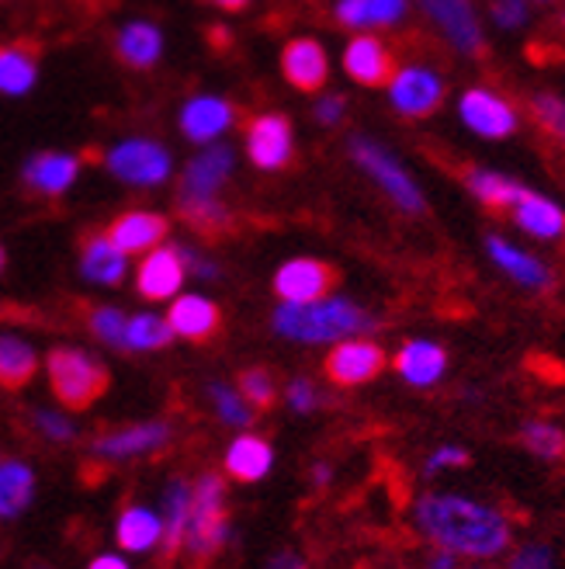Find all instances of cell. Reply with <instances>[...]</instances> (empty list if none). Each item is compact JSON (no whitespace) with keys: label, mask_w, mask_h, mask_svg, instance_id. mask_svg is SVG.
<instances>
[{"label":"cell","mask_w":565,"mask_h":569,"mask_svg":"<svg viewBox=\"0 0 565 569\" xmlns=\"http://www.w3.org/2000/svg\"><path fill=\"white\" fill-rule=\"evenodd\" d=\"M174 431L171 423L163 420H150V423H129V427H115V431H104L101 438H94L91 451L101 455V459H135V455H153L163 445H171Z\"/></svg>","instance_id":"cell-21"},{"label":"cell","mask_w":565,"mask_h":569,"mask_svg":"<svg viewBox=\"0 0 565 569\" xmlns=\"http://www.w3.org/2000/svg\"><path fill=\"white\" fill-rule=\"evenodd\" d=\"M511 569H555V566H552V552L545 546H524L514 556Z\"/></svg>","instance_id":"cell-47"},{"label":"cell","mask_w":565,"mask_h":569,"mask_svg":"<svg viewBox=\"0 0 565 569\" xmlns=\"http://www.w3.org/2000/svg\"><path fill=\"white\" fill-rule=\"evenodd\" d=\"M125 327H129V317L119 306H91L88 312V330L111 348L125 351Z\"/></svg>","instance_id":"cell-39"},{"label":"cell","mask_w":565,"mask_h":569,"mask_svg":"<svg viewBox=\"0 0 565 569\" xmlns=\"http://www.w3.org/2000/svg\"><path fill=\"white\" fill-rule=\"evenodd\" d=\"M264 569H309V566H305L295 552H278Z\"/></svg>","instance_id":"cell-48"},{"label":"cell","mask_w":565,"mask_h":569,"mask_svg":"<svg viewBox=\"0 0 565 569\" xmlns=\"http://www.w3.org/2000/svg\"><path fill=\"white\" fill-rule=\"evenodd\" d=\"M458 119L468 132H475L478 139H490V142L511 139L521 129L517 104L506 94L493 91L490 83H472V88L462 91Z\"/></svg>","instance_id":"cell-9"},{"label":"cell","mask_w":565,"mask_h":569,"mask_svg":"<svg viewBox=\"0 0 565 569\" xmlns=\"http://www.w3.org/2000/svg\"><path fill=\"white\" fill-rule=\"evenodd\" d=\"M46 372L56 403L67 410H88L111 389V372L104 361L80 348H52L46 358Z\"/></svg>","instance_id":"cell-4"},{"label":"cell","mask_w":565,"mask_h":569,"mask_svg":"<svg viewBox=\"0 0 565 569\" xmlns=\"http://www.w3.org/2000/svg\"><path fill=\"white\" fill-rule=\"evenodd\" d=\"M511 222L517 230L538 243H565V209L555 202V198L534 191L524 184L521 198L511 206Z\"/></svg>","instance_id":"cell-18"},{"label":"cell","mask_w":565,"mask_h":569,"mask_svg":"<svg viewBox=\"0 0 565 569\" xmlns=\"http://www.w3.org/2000/svg\"><path fill=\"white\" fill-rule=\"evenodd\" d=\"M344 73L357 83V88H385L389 77L395 73V52L389 49L385 39L372 36V32H357L341 56Z\"/></svg>","instance_id":"cell-16"},{"label":"cell","mask_w":565,"mask_h":569,"mask_svg":"<svg viewBox=\"0 0 565 569\" xmlns=\"http://www.w3.org/2000/svg\"><path fill=\"white\" fill-rule=\"evenodd\" d=\"M236 122V104L230 98L219 94H198L181 108V132L184 139L198 142V147H209V142H219L225 132Z\"/></svg>","instance_id":"cell-22"},{"label":"cell","mask_w":565,"mask_h":569,"mask_svg":"<svg viewBox=\"0 0 565 569\" xmlns=\"http://www.w3.org/2000/svg\"><path fill=\"white\" fill-rule=\"evenodd\" d=\"M115 538H119V546L129 552H147L163 538V521L147 507H129V510H122Z\"/></svg>","instance_id":"cell-33"},{"label":"cell","mask_w":565,"mask_h":569,"mask_svg":"<svg viewBox=\"0 0 565 569\" xmlns=\"http://www.w3.org/2000/svg\"><path fill=\"white\" fill-rule=\"evenodd\" d=\"M129 271V258L108 240V233H91L80 243V274L94 281V284H122Z\"/></svg>","instance_id":"cell-27"},{"label":"cell","mask_w":565,"mask_h":569,"mask_svg":"<svg viewBox=\"0 0 565 569\" xmlns=\"http://www.w3.org/2000/svg\"><path fill=\"white\" fill-rule=\"evenodd\" d=\"M104 170L111 178H119L132 188H160L174 174V157L163 142L147 139V136H132L104 153Z\"/></svg>","instance_id":"cell-6"},{"label":"cell","mask_w":565,"mask_h":569,"mask_svg":"<svg viewBox=\"0 0 565 569\" xmlns=\"http://www.w3.org/2000/svg\"><path fill=\"white\" fill-rule=\"evenodd\" d=\"M104 233L125 258H139V253H150L160 243H167V237H171V219L150 209H129L111 219Z\"/></svg>","instance_id":"cell-17"},{"label":"cell","mask_w":565,"mask_h":569,"mask_svg":"<svg viewBox=\"0 0 565 569\" xmlns=\"http://www.w3.org/2000/svg\"><path fill=\"white\" fill-rule=\"evenodd\" d=\"M562 28H565V11H562Z\"/></svg>","instance_id":"cell-55"},{"label":"cell","mask_w":565,"mask_h":569,"mask_svg":"<svg viewBox=\"0 0 565 569\" xmlns=\"http://www.w3.org/2000/svg\"><path fill=\"white\" fill-rule=\"evenodd\" d=\"M236 167V153L225 147V142H209L202 153H194L181 174L178 194H194V198H215L222 188L230 184Z\"/></svg>","instance_id":"cell-20"},{"label":"cell","mask_w":565,"mask_h":569,"mask_svg":"<svg viewBox=\"0 0 565 569\" xmlns=\"http://www.w3.org/2000/svg\"><path fill=\"white\" fill-rule=\"evenodd\" d=\"M281 77H285L295 91L316 94L330 80V52L313 36H295L281 46Z\"/></svg>","instance_id":"cell-14"},{"label":"cell","mask_w":565,"mask_h":569,"mask_svg":"<svg viewBox=\"0 0 565 569\" xmlns=\"http://www.w3.org/2000/svg\"><path fill=\"white\" fill-rule=\"evenodd\" d=\"M243 150L246 160L264 170V174H278L295 160V129L289 116L281 111H261L253 116L243 129Z\"/></svg>","instance_id":"cell-10"},{"label":"cell","mask_w":565,"mask_h":569,"mask_svg":"<svg viewBox=\"0 0 565 569\" xmlns=\"http://www.w3.org/2000/svg\"><path fill=\"white\" fill-rule=\"evenodd\" d=\"M271 330L292 345H336L347 337L375 333L379 320L361 302L330 292L316 302H278L271 312Z\"/></svg>","instance_id":"cell-2"},{"label":"cell","mask_w":565,"mask_h":569,"mask_svg":"<svg viewBox=\"0 0 565 569\" xmlns=\"http://www.w3.org/2000/svg\"><path fill=\"white\" fill-rule=\"evenodd\" d=\"M333 284H336V268L320 258H292L271 278L278 302H316L333 292Z\"/></svg>","instance_id":"cell-12"},{"label":"cell","mask_w":565,"mask_h":569,"mask_svg":"<svg viewBox=\"0 0 565 569\" xmlns=\"http://www.w3.org/2000/svg\"><path fill=\"white\" fill-rule=\"evenodd\" d=\"M347 153L354 167L369 178L389 202L400 209L403 216H423L427 212V194H423L420 181L410 174V167L395 157L382 139L375 136H351Z\"/></svg>","instance_id":"cell-3"},{"label":"cell","mask_w":565,"mask_h":569,"mask_svg":"<svg viewBox=\"0 0 565 569\" xmlns=\"http://www.w3.org/2000/svg\"><path fill=\"white\" fill-rule=\"evenodd\" d=\"M209 400H212L222 423H230V427H250L253 423V407L243 400L240 389L225 386V382H212L209 386Z\"/></svg>","instance_id":"cell-38"},{"label":"cell","mask_w":565,"mask_h":569,"mask_svg":"<svg viewBox=\"0 0 565 569\" xmlns=\"http://www.w3.org/2000/svg\"><path fill=\"white\" fill-rule=\"evenodd\" d=\"M191 518V487L184 479H174L163 493V559H174L184 549Z\"/></svg>","instance_id":"cell-31"},{"label":"cell","mask_w":565,"mask_h":569,"mask_svg":"<svg viewBox=\"0 0 565 569\" xmlns=\"http://www.w3.org/2000/svg\"><path fill=\"white\" fill-rule=\"evenodd\" d=\"M531 4H552V0H531Z\"/></svg>","instance_id":"cell-54"},{"label":"cell","mask_w":565,"mask_h":569,"mask_svg":"<svg viewBox=\"0 0 565 569\" xmlns=\"http://www.w3.org/2000/svg\"><path fill=\"white\" fill-rule=\"evenodd\" d=\"M451 566H455V552H447V549L431 559V569H451Z\"/></svg>","instance_id":"cell-51"},{"label":"cell","mask_w":565,"mask_h":569,"mask_svg":"<svg viewBox=\"0 0 565 569\" xmlns=\"http://www.w3.org/2000/svg\"><path fill=\"white\" fill-rule=\"evenodd\" d=\"M416 4L451 52L465 56V60H478L486 52V32L483 18L475 11V0H416Z\"/></svg>","instance_id":"cell-8"},{"label":"cell","mask_w":565,"mask_h":569,"mask_svg":"<svg viewBox=\"0 0 565 569\" xmlns=\"http://www.w3.org/2000/svg\"><path fill=\"white\" fill-rule=\"evenodd\" d=\"M521 441L531 455H538V459H565V431L548 420H531L521 427Z\"/></svg>","instance_id":"cell-37"},{"label":"cell","mask_w":565,"mask_h":569,"mask_svg":"<svg viewBox=\"0 0 565 569\" xmlns=\"http://www.w3.org/2000/svg\"><path fill=\"white\" fill-rule=\"evenodd\" d=\"M174 340V330L167 323V317H157V312H139V317H129L125 327V351H160Z\"/></svg>","instance_id":"cell-35"},{"label":"cell","mask_w":565,"mask_h":569,"mask_svg":"<svg viewBox=\"0 0 565 569\" xmlns=\"http://www.w3.org/2000/svg\"><path fill=\"white\" fill-rule=\"evenodd\" d=\"M8 268V253H4V247H0V271Z\"/></svg>","instance_id":"cell-53"},{"label":"cell","mask_w":565,"mask_h":569,"mask_svg":"<svg viewBox=\"0 0 565 569\" xmlns=\"http://www.w3.org/2000/svg\"><path fill=\"white\" fill-rule=\"evenodd\" d=\"M385 94L400 119H431L447 98V80L441 77V70L427 63H406L395 67V73L385 83Z\"/></svg>","instance_id":"cell-7"},{"label":"cell","mask_w":565,"mask_h":569,"mask_svg":"<svg viewBox=\"0 0 565 569\" xmlns=\"http://www.w3.org/2000/svg\"><path fill=\"white\" fill-rule=\"evenodd\" d=\"M382 368H385V351L375 345V340L347 337V340H336L330 348L323 372L336 386H364V382H372Z\"/></svg>","instance_id":"cell-13"},{"label":"cell","mask_w":565,"mask_h":569,"mask_svg":"<svg viewBox=\"0 0 565 569\" xmlns=\"http://www.w3.org/2000/svg\"><path fill=\"white\" fill-rule=\"evenodd\" d=\"M527 116L534 119L548 139H555L558 147L565 150V98L555 91H534L527 98Z\"/></svg>","instance_id":"cell-36"},{"label":"cell","mask_w":565,"mask_h":569,"mask_svg":"<svg viewBox=\"0 0 565 569\" xmlns=\"http://www.w3.org/2000/svg\"><path fill=\"white\" fill-rule=\"evenodd\" d=\"M88 569H129V566H125V559H119V556H98Z\"/></svg>","instance_id":"cell-49"},{"label":"cell","mask_w":565,"mask_h":569,"mask_svg":"<svg viewBox=\"0 0 565 569\" xmlns=\"http://www.w3.org/2000/svg\"><path fill=\"white\" fill-rule=\"evenodd\" d=\"M236 389L243 392V400L253 410H268L278 400V386H274V376L268 372V368H246V372H240Z\"/></svg>","instance_id":"cell-40"},{"label":"cell","mask_w":565,"mask_h":569,"mask_svg":"<svg viewBox=\"0 0 565 569\" xmlns=\"http://www.w3.org/2000/svg\"><path fill=\"white\" fill-rule=\"evenodd\" d=\"M490 18L500 32H517L527 24V0H493Z\"/></svg>","instance_id":"cell-41"},{"label":"cell","mask_w":565,"mask_h":569,"mask_svg":"<svg viewBox=\"0 0 565 569\" xmlns=\"http://www.w3.org/2000/svg\"><path fill=\"white\" fill-rule=\"evenodd\" d=\"M39 372V355L28 340L14 333H0V389L18 392Z\"/></svg>","instance_id":"cell-30"},{"label":"cell","mask_w":565,"mask_h":569,"mask_svg":"<svg viewBox=\"0 0 565 569\" xmlns=\"http://www.w3.org/2000/svg\"><path fill=\"white\" fill-rule=\"evenodd\" d=\"M347 116V98L336 91H320L316 104H313V119L320 126H341Z\"/></svg>","instance_id":"cell-43"},{"label":"cell","mask_w":565,"mask_h":569,"mask_svg":"<svg viewBox=\"0 0 565 569\" xmlns=\"http://www.w3.org/2000/svg\"><path fill=\"white\" fill-rule=\"evenodd\" d=\"M36 427L52 441H70L73 438V423L67 417H60V413H49V410L36 413Z\"/></svg>","instance_id":"cell-46"},{"label":"cell","mask_w":565,"mask_h":569,"mask_svg":"<svg viewBox=\"0 0 565 569\" xmlns=\"http://www.w3.org/2000/svg\"><path fill=\"white\" fill-rule=\"evenodd\" d=\"M178 216L191 226V230L205 237H222L233 226V212L222 198H194V194H178Z\"/></svg>","instance_id":"cell-32"},{"label":"cell","mask_w":565,"mask_h":569,"mask_svg":"<svg viewBox=\"0 0 565 569\" xmlns=\"http://www.w3.org/2000/svg\"><path fill=\"white\" fill-rule=\"evenodd\" d=\"M80 167H83V160L77 153L42 150V153L24 160L21 184H24L28 194H36V198H60V194H67L73 188Z\"/></svg>","instance_id":"cell-19"},{"label":"cell","mask_w":565,"mask_h":569,"mask_svg":"<svg viewBox=\"0 0 565 569\" xmlns=\"http://www.w3.org/2000/svg\"><path fill=\"white\" fill-rule=\"evenodd\" d=\"M188 258L184 247L174 243H160L157 250L143 253V261L135 268V292L147 302H171L181 296L184 281H188Z\"/></svg>","instance_id":"cell-11"},{"label":"cell","mask_w":565,"mask_h":569,"mask_svg":"<svg viewBox=\"0 0 565 569\" xmlns=\"http://www.w3.org/2000/svg\"><path fill=\"white\" fill-rule=\"evenodd\" d=\"M209 4L219 11H243V8H250V0H209Z\"/></svg>","instance_id":"cell-50"},{"label":"cell","mask_w":565,"mask_h":569,"mask_svg":"<svg viewBox=\"0 0 565 569\" xmlns=\"http://www.w3.org/2000/svg\"><path fill=\"white\" fill-rule=\"evenodd\" d=\"M274 466V451L264 438L258 435H240L230 451H225V472L240 482H258L271 472Z\"/></svg>","instance_id":"cell-29"},{"label":"cell","mask_w":565,"mask_h":569,"mask_svg":"<svg viewBox=\"0 0 565 569\" xmlns=\"http://www.w3.org/2000/svg\"><path fill=\"white\" fill-rule=\"evenodd\" d=\"M225 535H230V521H225V487L215 472H205L191 487V518H188V535L184 549L194 559H212Z\"/></svg>","instance_id":"cell-5"},{"label":"cell","mask_w":565,"mask_h":569,"mask_svg":"<svg viewBox=\"0 0 565 569\" xmlns=\"http://www.w3.org/2000/svg\"><path fill=\"white\" fill-rule=\"evenodd\" d=\"M486 253L506 278H511L514 284H521V289H527V292H548L555 284V271H552L548 261H542L538 253L524 250L521 243L506 240L500 233L486 237Z\"/></svg>","instance_id":"cell-15"},{"label":"cell","mask_w":565,"mask_h":569,"mask_svg":"<svg viewBox=\"0 0 565 569\" xmlns=\"http://www.w3.org/2000/svg\"><path fill=\"white\" fill-rule=\"evenodd\" d=\"M468 462V451L465 448H458V445H441L431 459H427V476H434V472H444V469H458V466H465Z\"/></svg>","instance_id":"cell-45"},{"label":"cell","mask_w":565,"mask_h":569,"mask_svg":"<svg viewBox=\"0 0 565 569\" xmlns=\"http://www.w3.org/2000/svg\"><path fill=\"white\" fill-rule=\"evenodd\" d=\"M392 365H395V372H400V379H406L416 389H427V386H437L444 379L447 351L437 345V340L416 337V340H406Z\"/></svg>","instance_id":"cell-24"},{"label":"cell","mask_w":565,"mask_h":569,"mask_svg":"<svg viewBox=\"0 0 565 569\" xmlns=\"http://www.w3.org/2000/svg\"><path fill=\"white\" fill-rule=\"evenodd\" d=\"M36 493V472L24 462H4L0 466V518L11 521L32 503Z\"/></svg>","instance_id":"cell-34"},{"label":"cell","mask_w":565,"mask_h":569,"mask_svg":"<svg viewBox=\"0 0 565 569\" xmlns=\"http://www.w3.org/2000/svg\"><path fill=\"white\" fill-rule=\"evenodd\" d=\"M115 56L129 70H153L163 56V32L153 21H129L115 36Z\"/></svg>","instance_id":"cell-26"},{"label":"cell","mask_w":565,"mask_h":569,"mask_svg":"<svg viewBox=\"0 0 565 569\" xmlns=\"http://www.w3.org/2000/svg\"><path fill=\"white\" fill-rule=\"evenodd\" d=\"M313 476H316V482H326V479H330V469H326V466H316Z\"/></svg>","instance_id":"cell-52"},{"label":"cell","mask_w":565,"mask_h":569,"mask_svg":"<svg viewBox=\"0 0 565 569\" xmlns=\"http://www.w3.org/2000/svg\"><path fill=\"white\" fill-rule=\"evenodd\" d=\"M167 323H171L174 337L191 340V345H209V340L222 330V309L209 296L181 292V296L171 299Z\"/></svg>","instance_id":"cell-23"},{"label":"cell","mask_w":565,"mask_h":569,"mask_svg":"<svg viewBox=\"0 0 565 569\" xmlns=\"http://www.w3.org/2000/svg\"><path fill=\"white\" fill-rule=\"evenodd\" d=\"M285 400L295 413H313L320 407V392L309 379H292L289 389H285Z\"/></svg>","instance_id":"cell-44"},{"label":"cell","mask_w":565,"mask_h":569,"mask_svg":"<svg viewBox=\"0 0 565 569\" xmlns=\"http://www.w3.org/2000/svg\"><path fill=\"white\" fill-rule=\"evenodd\" d=\"M416 525L431 542L455 556L490 559L511 546V528H506L500 510L465 497H447V493L423 497L416 503Z\"/></svg>","instance_id":"cell-1"},{"label":"cell","mask_w":565,"mask_h":569,"mask_svg":"<svg viewBox=\"0 0 565 569\" xmlns=\"http://www.w3.org/2000/svg\"><path fill=\"white\" fill-rule=\"evenodd\" d=\"M369 4V28H392L410 11V0H364Z\"/></svg>","instance_id":"cell-42"},{"label":"cell","mask_w":565,"mask_h":569,"mask_svg":"<svg viewBox=\"0 0 565 569\" xmlns=\"http://www.w3.org/2000/svg\"><path fill=\"white\" fill-rule=\"evenodd\" d=\"M465 191L486 212H503L506 216V212H511V206L521 198L524 181L503 174V170H493V167H468L465 170Z\"/></svg>","instance_id":"cell-25"},{"label":"cell","mask_w":565,"mask_h":569,"mask_svg":"<svg viewBox=\"0 0 565 569\" xmlns=\"http://www.w3.org/2000/svg\"><path fill=\"white\" fill-rule=\"evenodd\" d=\"M39 80V46L8 42L0 46V94L21 98Z\"/></svg>","instance_id":"cell-28"}]
</instances>
